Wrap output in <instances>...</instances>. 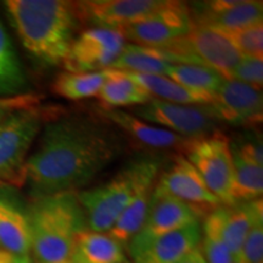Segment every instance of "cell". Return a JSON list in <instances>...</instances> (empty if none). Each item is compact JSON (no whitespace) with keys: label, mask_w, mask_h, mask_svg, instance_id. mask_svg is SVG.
<instances>
[{"label":"cell","mask_w":263,"mask_h":263,"mask_svg":"<svg viewBox=\"0 0 263 263\" xmlns=\"http://www.w3.org/2000/svg\"><path fill=\"white\" fill-rule=\"evenodd\" d=\"M116 134L89 117L62 114L44 124L26 162V183L34 199L76 192L120 155Z\"/></svg>","instance_id":"cell-1"},{"label":"cell","mask_w":263,"mask_h":263,"mask_svg":"<svg viewBox=\"0 0 263 263\" xmlns=\"http://www.w3.org/2000/svg\"><path fill=\"white\" fill-rule=\"evenodd\" d=\"M5 8L24 47L44 64L62 65L81 24L74 2L8 0Z\"/></svg>","instance_id":"cell-2"},{"label":"cell","mask_w":263,"mask_h":263,"mask_svg":"<svg viewBox=\"0 0 263 263\" xmlns=\"http://www.w3.org/2000/svg\"><path fill=\"white\" fill-rule=\"evenodd\" d=\"M35 263H70L74 238L87 229L76 192L34 199L27 216Z\"/></svg>","instance_id":"cell-3"},{"label":"cell","mask_w":263,"mask_h":263,"mask_svg":"<svg viewBox=\"0 0 263 263\" xmlns=\"http://www.w3.org/2000/svg\"><path fill=\"white\" fill-rule=\"evenodd\" d=\"M159 173V161L141 159L128 164L108 182L77 193L87 229L108 233L141 184L149 178H156Z\"/></svg>","instance_id":"cell-4"},{"label":"cell","mask_w":263,"mask_h":263,"mask_svg":"<svg viewBox=\"0 0 263 263\" xmlns=\"http://www.w3.org/2000/svg\"><path fill=\"white\" fill-rule=\"evenodd\" d=\"M64 114L57 106L20 108L0 121V184L26 183L28 153L42 127Z\"/></svg>","instance_id":"cell-5"},{"label":"cell","mask_w":263,"mask_h":263,"mask_svg":"<svg viewBox=\"0 0 263 263\" xmlns=\"http://www.w3.org/2000/svg\"><path fill=\"white\" fill-rule=\"evenodd\" d=\"M170 64L199 65L216 71L226 80L241 60L230 39L223 31L209 26L194 25L188 34L160 48Z\"/></svg>","instance_id":"cell-6"},{"label":"cell","mask_w":263,"mask_h":263,"mask_svg":"<svg viewBox=\"0 0 263 263\" xmlns=\"http://www.w3.org/2000/svg\"><path fill=\"white\" fill-rule=\"evenodd\" d=\"M182 155L195 167L207 188L222 205L238 203L234 197V164L230 141L222 132L190 139Z\"/></svg>","instance_id":"cell-7"},{"label":"cell","mask_w":263,"mask_h":263,"mask_svg":"<svg viewBox=\"0 0 263 263\" xmlns=\"http://www.w3.org/2000/svg\"><path fill=\"white\" fill-rule=\"evenodd\" d=\"M134 116L150 124L173 132L188 139H197L218 132L219 118L211 105H182L151 98L146 104L133 108Z\"/></svg>","instance_id":"cell-8"},{"label":"cell","mask_w":263,"mask_h":263,"mask_svg":"<svg viewBox=\"0 0 263 263\" xmlns=\"http://www.w3.org/2000/svg\"><path fill=\"white\" fill-rule=\"evenodd\" d=\"M192 6L168 0L167 4L141 21L120 29L134 45L160 49L184 37L194 27Z\"/></svg>","instance_id":"cell-9"},{"label":"cell","mask_w":263,"mask_h":263,"mask_svg":"<svg viewBox=\"0 0 263 263\" xmlns=\"http://www.w3.org/2000/svg\"><path fill=\"white\" fill-rule=\"evenodd\" d=\"M126 47V39L118 31L94 27L74 38L62 66L68 72H100L112 67Z\"/></svg>","instance_id":"cell-10"},{"label":"cell","mask_w":263,"mask_h":263,"mask_svg":"<svg viewBox=\"0 0 263 263\" xmlns=\"http://www.w3.org/2000/svg\"><path fill=\"white\" fill-rule=\"evenodd\" d=\"M156 180L155 188L185 202L200 219L222 206L221 201L207 188L195 167L182 154L173 156L172 162L157 176Z\"/></svg>","instance_id":"cell-11"},{"label":"cell","mask_w":263,"mask_h":263,"mask_svg":"<svg viewBox=\"0 0 263 263\" xmlns=\"http://www.w3.org/2000/svg\"><path fill=\"white\" fill-rule=\"evenodd\" d=\"M168 0H88L74 2L80 22L120 31L149 17Z\"/></svg>","instance_id":"cell-12"},{"label":"cell","mask_w":263,"mask_h":263,"mask_svg":"<svg viewBox=\"0 0 263 263\" xmlns=\"http://www.w3.org/2000/svg\"><path fill=\"white\" fill-rule=\"evenodd\" d=\"M201 224L194 222L167 234L149 240H130L126 249L134 263H178L199 248Z\"/></svg>","instance_id":"cell-13"},{"label":"cell","mask_w":263,"mask_h":263,"mask_svg":"<svg viewBox=\"0 0 263 263\" xmlns=\"http://www.w3.org/2000/svg\"><path fill=\"white\" fill-rule=\"evenodd\" d=\"M211 106L219 121L233 126L256 127L263 120L261 90L234 80H224Z\"/></svg>","instance_id":"cell-14"},{"label":"cell","mask_w":263,"mask_h":263,"mask_svg":"<svg viewBox=\"0 0 263 263\" xmlns=\"http://www.w3.org/2000/svg\"><path fill=\"white\" fill-rule=\"evenodd\" d=\"M195 25L209 26L221 31H235L262 24L263 3L257 0H216L194 5Z\"/></svg>","instance_id":"cell-15"},{"label":"cell","mask_w":263,"mask_h":263,"mask_svg":"<svg viewBox=\"0 0 263 263\" xmlns=\"http://www.w3.org/2000/svg\"><path fill=\"white\" fill-rule=\"evenodd\" d=\"M200 217L189 205L154 186L149 210L139 233L132 240H149L199 222Z\"/></svg>","instance_id":"cell-16"},{"label":"cell","mask_w":263,"mask_h":263,"mask_svg":"<svg viewBox=\"0 0 263 263\" xmlns=\"http://www.w3.org/2000/svg\"><path fill=\"white\" fill-rule=\"evenodd\" d=\"M98 115L123 130L132 140L149 149L177 150L178 154H182L190 140L164 128L147 123L134 116L132 112L121 108H115V110L99 108Z\"/></svg>","instance_id":"cell-17"},{"label":"cell","mask_w":263,"mask_h":263,"mask_svg":"<svg viewBox=\"0 0 263 263\" xmlns=\"http://www.w3.org/2000/svg\"><path fill=\"white\" fill-rule=\"evenodd\" d=\"M219 232L233 258H236L246 236L256 222L263 219L262 199L219 206L213 211Z\"/></svg>","instance_id":"cell-18"},{"label":"cell","mask_w":263,"mask_h":263,"mask_svg":"<svg viewBox=\"0 0 263 263\" xmlns=\"http://www.w3.org/2000/svg\"><path fill=\"white\" fill-rule=\"evenodd\" d=\"M70 263H127L126 250L107 233L84 229L76 235Z\"/></svg>","instance_id":"cell-19"},{"label":"cell","mask_w":263,"mask_h":263,"mask_svg":"<svg viewBox=\"0 0 263 263\" xmlns=\"http://www.w3.org/2000/svg\"><path fill=\"white\" fill-rule=\"evenodd\" d=\"M105 76L106 80L97 95L100 108L115 110L126 106H141L151 100V95L126 72L107 68Z\"/></svg>","instance_id":"cell-20"},{"label":"cell","mask_w":263,"mask_h":263,"mask_svg":"<svg viewBox=\"0 0 263 263\" xmlns=\"http://www.w3.org/2000/svg\"><path fill=\"white\" fill-rule=\"evenodd\" d=\"M126 73L141 85L151 95V98L159 100L182 105H201V106H209L215 103V95L189 89L164 76L140 74L132 73V72H126Z\"/></svg>","instance_id":"cell-21"},{"label":"cell","mask_w":263,"mask_h":263,"mask_svg":"<svg viewBox=\"0 0 263 263\" xmlns=\"http://www.w3.org/2000/svg\"><path fill=\"white\" fill-rule=\"evenodd\" d=\"M156 179L157 177L149 178L141 184L139 189L137 190L136 195L133 196L124 211L118 217L112 228L108 230L107 234L120 242L121 245H123L124 248L139 233L145 222Z\"/></svg>","instance_id":"cell-22"},{"label":"cell","mask_w":263,"mask_h":263,"mask_svg":"<svg viewBox=\"0 0 263 263\" xmlns=\"http://www.w3.org/2000/svg\"><path fill=\"white\" fill-rule=\"evenodd\" d=\"M234 164V197L236 202L261 199L263 193L262 163L238 144H230Z\"/></svg>","instance_id":"cell-23"},{"label":"cell","mask_w":263,"mask_h":263,"mask_svg":"<svg viewBox=\"0 0 263 263\" xmlns=\"http://www.w3.org/2000/svg\"><path fill=\"white\" fill-rule=\"evenodd\" d=\"M0 248L18 256L31 254V230L27 216L0 200Z\"/></svg>","instance_id":"cell-24"},{"label":"cell","mask_w":263,"mask_h":263,"mask_svg":"<svg viewBox=\"0 0 263 263\" xmlns=\"http://www.w3.org/2000/svg\"><path fill=\"white\" fill-rule=\"evenodd\" d=\"M162 50L155 48L126 44L122 52L112 65L114 70L140 74H155L166 77L171 67Z\"/></svg>","instance_id":"cell-25"},{"label":"cell","mask_w":263,"mask_h":263,"mask_svg":"<svg viewBox=\"0 0 263 263\" xmlns=\"http://www.w3.org/2000/svg\"><path fill=\"white\" fill-rule=\"evenodd\" d=\"M106 80L105 70L100 72H61L52 82L51 89L59 97L68 100H83L97 97Z\"/></svg>","instance_id":"cell-26"},{"label":"cell","mask_w":263,"mask_h":263,"mask_svg":"<svg viewBox=\"0 0 263 263\" xmlns=\"http://www.w3.org/2000/svg\"><path fill=\"white\" fill-rule=\"evenodd\" d=\"M166 77L189 89L212 95L216 94L223 81L226 80L211 68L189 64L171 65Z\"/></svg>","instance_id":"cell-27"},{"label":"cell","mask_w":263,"mask_h":263,"mask_svg":"<svg viewBox=\"0 0 263 263\" xmlns=\"http://www.w3.org/2000/svg\"><path fill=\"white\" fill-rule=\"evenodd\" d=\"M25 76L10 39L0 24V94H16L25 87Z\"/></svg>","instance_id":"cell-28"},{"label":"cell","mask_w":263,"mask_h":263,"mask_svg":"<svg viewBox=\"0 0 263 263\" xmlns=\"http://www.w3.org/2000/svg\"><path fill=\"white\" fill-rule=\"evenodd\" d=\"M199 249L206 263H234V258L219 232L213 211L205 217Z\"/></svg>","instance_id":"cell-29"},{"label":"cell","mask_w":263,"mask_h":263,"mask_svg":"<svg viewBox=\"0 0 263 263\" xmlns=\"http://www.w3.org/2000/svg\"><path fill=\"white\" fill-rule=\"evenodd\" d=\"M224 33L241 57L263 58L262 24L250 26V27L241 29H235V31H227Z\"/></svg>","instance_id":"cell-30"},{"label":"cell","mask_w":263,"mask_h":263,"mask_svg":"<svg viewBox=\"0 0 263 263\" xmlns=\"http://www.w3.org/2000/svg\"><path fill=\"white\" fill-rule=\"evenodd\" d=\"M234 263H263V219L250 230Z\"/></svg>","instance_id":"cell-31"},{"label":"cell","mask_w":263,"mask_h":263,"mask_svg":"<svg viewBox=\"0 0 263 263\" xmlns=\"http://www.w3.org/2000/svg\"><path fill=\"white\" fill-rule=\"evenodd\" d=\"M230 80L239 81L255 89L261 90L263 85V61L261 58H246L241 60L233 71Z\"/></svg>","instance_id":"cell-32"},{"label":"cell","mask_w":263,"mask_h":263,"mask_svg":"<svg viewBox=\"0 0 263 263\" xmlns=\"http://www.w3.org/2000/svg\"><path fill=\"white\" fill-rule=\"evenodd\" d=\"M39 98L33 94H20L15 97L0 98V121L20 108H27L32 106H38Z\"/></svg>","instance_id":"cell-33"},{"label":"cell","mask_w":263,"mask_h":263,"mask_svg":"<svg viewBox=\"0 0 263 263\" xmlns=\"http://www.w3.org/2000/svg\"><path fill=\"white\" fill-rule=\"evenodd\" d=\"M0 263H33L31 256H18L0 248Z\"/></svg>","instance_id":"cell-34"},{"label":"cell","mask_w":263,"mask_h":263,"mask_svg":"<svg viewBox=\"0 0 263 263\" xmlns=\"http://www.w3.org/2000/svg\"><path fill=\"white\" fill-rule=\"evenodd\" d=\"M178 263H206L205 258L200 251L199 248L193 250L192 252H189L185 257H183Z\"/></svg>","instance_id":"cell-35"},{"label":"cell","mask_w":263,"mask_h":263,"mask_svg":"<svg viewBox=\"0 0 263 263\" xmlns=\"http://www.w3.org/2000/svg\"><path fill=\"white\" fill-rule=\"evenodd\" d=\"M127 263H128V262H127Z\"/></svg>","instance_id":"cell-36"}]
</instances>
